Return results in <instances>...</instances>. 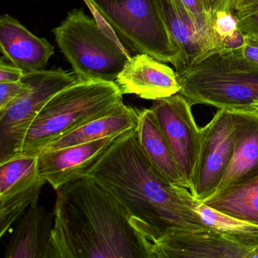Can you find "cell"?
<instances>
[{
    "mask_svg": "<svg viewBox=\"0 0 258 258\" xmlns=\"http://www.w3.org/2000/svg\"><path fill=\"white\" fill-rule=\"evenodd\" d=\"M117 137L42 152L37 156L39 174L57 191L66 184L87 176Z\"/></svg>",
    "mask_w": 258,
    "mask_h": 258,
    "instance_id": "13",
    "label": "cell"
},
{
    "mask_svg": "<svg viewBox=\"0 0 258 258\" xmlns=\"http://www.w3.org/2000/svg\"><path fill=\"white\" fill-rule=\"evenodd\" d=\"M4 58L0 59V83L19 82L25 76V72L14 64H8L4 61Z\"/></svg>",
    "mask_w": 258,
    "mask_h": 258,
    "instance_id": "27",
    "label": "cell"
},
{
    "mask_svg": "<svg viewBox=\"0 0 258 258\" xmlns=\"http://www.w3.org/2000/svg\"><path fill=\"white\" fill-rule=\"evenodd\" d=\"M202 203L231 217L258 225V176L217 193Z\"/></svg>",
    "mask_w": 258,
    "mask_h": 258,
    "instance_id": "20",
    "label": "cell"
},
{
    "mask_svg": "<svg viewBox=\"0 0 258 258\" xmlns=\"http://www.w3.org/2000/svg\"><path fill=\"white\" fill-rule=\"evenodd\" d=\"M87 175L123 204L149 244L168 228L209 227L195 211L189 189L170 183L146 156L137 127L119 135Z\"/></svg>",
    "mask_w": 258,
    "mask_h": 258,
    "instance_id": "1",
    "label": "cell"
},
{
    "mask_svg": "<svg viewBox=\"0 0 258 258\" xmlns=\"http://www.w3.org/2000/svg\"><path fill=\"white\" fill-rule=\"evenodd\" d=\"M0 49L3 57L25 74L44 70L54 54L46 39L34 35L8 14L0 18Z\"/></svg>",
    "mask_w": 258,
    "mask_h": 258,
    "instance_id": "16",
    "label": "cell"
},
{
    "mask_svg": "<svg viewBox=\"0 0 258 258\" xmlns=\"http://www.w3.org/2000/svg\"><path fill=\"white\" fill-rule=\"evenodd\" d=\"M139 112L138 110L122 104L113 112L92 120L49 143L42 152L84 144L106 137H117L137 127Z\"/></svg>",
    "mask_w": 258,
    "mask_h": 258,
    "instance_id": "18",
    "label": "cell"
},
{
    "mask_svg": "<svg viewBox=\"0 0 258 258\" xmlns=\"http://www.w3.org/2000/svg\"><path fill=\"white\" fill-rule=\"evenodd\" d=\"M254 257H258V251L256 252V254H255Z\"/></svg>",
    "mask_w": 258,
    "mask_h": 258,
    "instance_id": "30",
    "label": "cell"
},
{
    "mask_svg": "<svg viewBox=\"0 0 258 258\" xmlns=\"http://www.w3.org/2000/svg\"><path fill=\"white\" fill-rule=\"evenodd\" d=\"M115 82L77 81L52 96L28 130L22 155L38 156L46 146L86 123L113 112L123 102Z\"/></svg>",
    "mask_w": 258,
    "mask_h": 258,
    "instance_id": "3",
    "label": "cell"
},
{
    "mask_svg": "<svg viewBox=\"0 0 258 258\" xmlns=\"http://www.w3.org/2000/svg\"><path fill=\"white\" fill-rule=\"evenodd\" d=\"M28 88V84L22 79L19 82L0 83V113L9 107Z\"/></svg>",
    "mask_w": 258,
    "mask_h": 258,
    "instance_id": "23",
    "label": "cell"
},
{
    "mask_svg": "<svg viewBox=\"0 0 258 258\" xmlns=\"http://www.w3.org/2000/svg\"><path fill=\"white\" fill-rule=\"evenodd\" d=\"M253 253L211 227L168 228L149 249L150 258H252Z\"/></svg>",
    "mask_w": 258,
    "mask_h": 258,
    "instance_id": "10",
    "label": "cell"
},
{
    "mask_svg": "<svg viewBox=\"0 0 258 258\" xmlns=\"http://www.w3.org/2000/svg\"><path fill=\"white\" fill-rule=\"evenodd\" d=\"M256 108H258V105H257V106H256Z\"/></svg>",
    "mask_w": 258,
    "mask_h": 258,
    "instance_id": "31",
    "label": "cell"
},
{
    "mask_svg": "<svg viewBox=\"0 0 258 258\" xmlns=\"http://www.w3.org/2000/svg\"><path fill=\"white\" fill-rule=\"evenodd\" d=\"M28 88L0 113V164L22 155V146L33 122L49 99L78 78L62 69L25 74Z\"/></svg>",
    "mask_w": 258,
    "mask_h": 258,
    "instance_id": "7",
    "label": "cell"
},
{
    "mask_svg": "<svg viewBox=\"0 0 258 258\" xmlns=\"http://www.w3.org/2000/svg\"><path fill=\"white\" fill-rule=\"evenodd\" d=\"M176 73L179 93L191 106L242 109L258 105V64L242 50L215 52Z\"/></svg>",
    "mask_w": 258,
    "mask_h": 258,
    "instance_id": "4",
    "label": "cell"
},
{
    "mask_svg": "<svg viewBox=\"0 0 258 258\" xmlns=\"http://www.w3.org/2000/svg\"><path fill=\"white\" fill-rule=\"evenodd\" d=\"M242 54L247 59L258 64V42L247 37V43L243 48Z\"/></svg>",
    "mask_w": 258,
    "mask_h": 258,
    "instance_id": "29",
    "label": "cell"
},
{
    "mask_svg": "<svg viewBox=\"0 0 258 258\" xmlns=\"http://www.w3.org/2000/svg\"><path fill=\"white\" fill-rule=\"evenodd\" d=\"M195 211L204 223L221 233L229 241L253 250V256L258 251V225L217 211L202 202H198Z\"/></svg>",
    "mask_w": 258,
    "mask_h": 258,
    "instance_id": "21",
    "label": "cell"
},
{
    "mask_svg": "<svg viewBox=\"0 0 258 258\" xmlns=\"http://www.w3.org/2000/svg\"><path fill=\"white\" fill-rule=\"evenodd\" d=\"M52 258H150L123 204L87 175L57 190Z\"/></svg>",
    "mask_w": 258,
    "mask_h": 258,
    "instance_id": "2",
    "label": "cell"
},
{
    "mask_svg": "<svg viewBox=\"0 0 258 258\" xmlns=\"http://www.w3.org/2000/svg\"><path fill=\"white\" fill-rule=\"evenodd\" d=\"M52 32L78 81L116 82L131 57L121 43L114 41L81 10L69 12Z\"/></svg>",
    "mask_w": 258,
    "mask_h": 258,
    "instance_id": "5",
    "label": "cell"
},
{
    "mask_svg": "<svg viewBox=\"0 0 258 258\" xmlns=\"http://www.w3.org/2000/svg\"><path fill=\"white\" fill-rule=\"evenodd\" d=\"M234 129L231 109H218L201 128L200 150L189 186L198 202H205L217 192L233 156Z\"/></svg>",
    "mask_w": 258,
    "mask_h": 258,
    "instance_id": "8",
    "label": "cell"
},
{
    "mask_svg": "<svg viewBox=\"0 0 258 258\" xmlns=\"http://www.w3.org/2000/svg\"><path fill=\"white\" fill-rule=\"evenodd\" d=\"M137 133L143 152L155 168L170 183L188 188L171 149L150 108H145L139 112Z\"/></svg>",
    "mask_w": 258,
    "mask_h": 258,
    "instance_id": "19",
    "label": "cell"
},
{
    "mask_svg": "<svg viewBox=\"0 0 258 258\" xmlns=\"http://www.w3.org/2000/svg\"><path fill=\"white\" fill-rule=\"evenodd\" d=\"M114 31L122 44L162 62L182 67L181 54L155 0H84Z\"/></svg>",
    "mask_w": 258,
    "mask_h": 258,
    "instance_id": "6",
    "label": "cell"
},
{
    "mask_svg": "<svg viewBox=\"0 0 258 258\" xmlns=\"http://www.w3.org/2000/svg\"><path fill=\"white\" fill-rule=\"evenodd\" d=\"M150 110L189 189L201 144V128L193 117L191 104L182 94L176 93L154 101Z\"/></svg>",
    "mask_w": 258,
    "mask_h": 258,
    "instance_id": "9",
    "label": "cell"
},
{
    "mask_svg": "<svg viewBox=\"0 0 258 258\" xmlns=\"http://www.w3.org/2000/svg\"><path fill=\"white\" fill-rule=\"evenodd\" d=\"M115 83L123 95L149 100L169 97L181 90L176 72L146 53L131 56Z\"/></svg>",
    "mask_w": 258,
    "mask_h": 258,
    "instance_id": "14",
    "label": "cell"
},
{
    "mask_svg": "<svg viewBox=\"0 0 258 258\" xmlns=\"http://www.w3.org/2000/svg\"><path fill=\"white\" fill-rule=\"evenodd\" d=\"M204 10L213 27L216 16L222 12H232L233 0H202Z\"/></svg>",
    "mask_w": 258,
    "mask_h": 258,
    "instance_id": "25",
    "label": "cell"
},
{
    "mask_svg": "<svg viewBox=\"0 0 258 258\" xmlns=\"http://www.w3.org/2000/svg\"><path fill=\"white\" fill-rule=\"evenodd\" d=\"M238 29V23L232 12H222L219 13L214 22L213 30L220 42L223 38Z\"/></svg>",
    "mask_w": 258,
    "mask_h": 258,
    "instance_id": "24",
    "label": "cell"
},
{
    "mask_svg": "<svg viewBox=\"0 0 258 258\" xmlns=\"http://www.w3.org/2000/svg\"><path fill=\"white\" fill-rule=\"evenodd\" d=\"M46 180L39 174L37 156L20 155L0 164V237L35 202Z\"/></svg>",
    "mask_w": 258,
    "mask_h": 258,
    "instance_id": "11",
    "label": "cell"
},
{
    "mask_svg": "<svg viewBox=\"0 0 258 258\" xmlns=\"http://www.w3.org/2000/svg\"><path fill=\"white\" fill-rule=\"evenodd\" d=\"M232 13L238 29L258 42V0H233Z\"/></svg>",
    "mask_w": 258,
    "mask_h": 258,
    "instance_id": "22",
    "label": "cell"
},
{
    "mask_svg": "<svg viewBox=\"0 0 258 258\" xmlns=\"http://www.w3.org/2000/svg\"><path fill=\"white\" fill-rule=\"evenodd\" d=\"M247 43V36L240 30L237 29L232 34L226 36L221 41L220 52H234L242 50Z\"/></svg>",
    "mask_w": 258,
    "mask_h": 258,
    "instance_id": "26",
    "label": "cell"
},
{
    "mask_svg": "<svg viewBox=\"0 0 258 258\" xmlns=\"http://www.w3.org/2000/svg\"><path fill=\"white\" fill-rule=\"evenodd\" d=\"M185 8L191 14L199 19L208 21L204 10L203 2L202 0H180ZM209 22V21H208ZM213 28V27H212Z\"/></svg>",
    "mask_w": 258,
    "mask_h": 258,
    "instance_id": "28",
    "label": "cell"
},
{
    "mask_svg": "<svg viewBox=\"0 0 258 258\" xmlns=\"http://www.w3.org/2000/svg\"><path fill=\"white\" fill-rule=\"evenodd\" d=\"M155 1L167 30L180 52V69L220 52L221 42L208 21L193 16L180 0Z\"/></svg>",
    "mask_w": 258,
    "mask_h": 258,
    "instance_id": "12",
    "label": "cell"
},
{
    "mask_svg": "<svg viewBox=\"0 0 258 258\" xmlns=\"http://www.w3.org/2000/svg\"><path fill=\"white\" fill-rule=\"evenodd\" d=\"M231 110L235 125V149L215 194L258 176V108Z\"/></svg>",
    "mask_w": 258,
    "mask_h": 258,
    "instance_id": "15",
    "label": "cell"
},
{
    "mask_svg": "<svg viewBox=\"0 0 258 258\" xmlns=\"http://www.w3.org/2000/svg\"><path fill=\"white\" fill-rule=\"evenodd\" d=\"M49 212L38 202L18 220L5 250V258H52V223Z\"/></svg>",
    "mask_w": 258,
    "mask_h": 258,
    "instance_id": "17",
    "label": "cell"
}]
</instances>
